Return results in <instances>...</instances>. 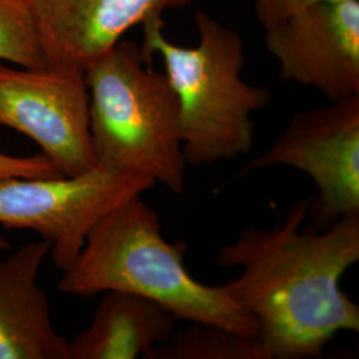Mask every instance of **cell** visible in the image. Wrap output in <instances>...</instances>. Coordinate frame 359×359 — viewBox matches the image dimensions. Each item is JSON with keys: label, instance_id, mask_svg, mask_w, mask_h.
Returning a JSON list of instances; mask_svg holds the SVG:
<instances>
[{"label": "cell", "instance_id": "1", "mask_svg": "<svg viewBox=\"0 0 359 359\" xmlns=\"http://www.w3.org/2000/svg\"><path fill=\"white\" fill-rule=\"evenodd\" d=\"M309 203L271 229L245 228L216 255L219 268H240L222 287L255 320L270 359L321 358L337 334L359 332L358 304L339 285L359 261V215L304 228Z\"/></svg>", "mask_w": 359, "mask_h": 359}, {"label": "cell", "instance_id": "2", "mask_svg": "<svg viewBox=\"0 0 359 359\" xmlns=\"http://www.w3.org/2000/svg\"><path fill=\"white\" fill-rule=\"evenodd\" d=\"M187 250L185 243L165 240L158 215L136 196L92 229L59 290L80 297L129 292L160 304L177 321L213 323L256 337V322L222 285L209 286L189 273Z\"/></svg>", "mask_w": 359, "mask_h": 359}, {"label": "cell", "instance_id": "3", "mask_svg": "<svg viewBox=\"0 0 359 359\" xmlns=\"http://www.w3.org/2000/svg\"><path fill=\"white\" fill-rule=\"evenodd\" d=\"M198 43L182 47L164 34V20L142 25V56L158 55L179 103L187 165L203 167L246 156L255 144L253 115L270 103V90L246 83L244 41L205 11L196 13Z\"/></svg>", "mask_w": 359, "mask_h": 359}, {"label": "cell", "instance_id": "4", "mask_svg": "<svg viewBox=\"0 0 359 359\" xmlns=\"http://www.w3.org/2000/svg\"><path fill=\"white\" fill-rule=\"evenodd\" d=\"M84 76L97 165L145 175L182 192L187 163L179 103L167 75L145 60L137 44L120 40Z\"/></svg>", "mask_w": 359, "mask_h": 359}, {"label": "cell", "instance_id": "5", "mask_svg": "<svg viewBox=\"0 0 359 359\" xmlns=\"http://www.w3.org/2000/svg\"><path fill=\"white\" fill-rule=\"evenodd\" d=\"M154 185L149 176L99 165L55 179L3 177L0 225L38 231L51 244L56 268L65 271L109 212Z\"/></svg>", "mask_w": 359, "mask_h": 359}, {"label": "cell", "instance_id": "6", "mask_svg": "<svg viewBox=\"0 0 359 359\" xmlns=\"http://www.w3.org/2000/svg\"><path fill=\"white\" fill-rule=\"evenodd\" d=\"M293 168L317 187L308 217L323 229L359 215V95L295 114L269 149L243 169Z\"/></svg>", "mask_w": 359, "mask_h": 359}, {"label": "cell", "instance_id": "7", "mask_svg": "<svg viewBox=\"0 0 359 359\" xmlns=\"http://www.w3.org/2000/svg\"><path fill=\"white\" fill-rule=\"evenodd\" d=\"M84 72L0 62V127L31 137L63 176L97 167Z\"/></svg>", "mask_w": 359, "mask_h": 359}, {"label": "cell", "instance_id": "8", "mask_svg": "<svg viewBox=\"0 0 359 359\" xmlns=\"http://www.w3.org/2000/svg\"><path fill=\"white\" fill-rule=\"evenodd\" d=\"M265 46L286 81L330 102L359 95V0L323 1L265 29Z\"/></svg>", "mask_w": 359, "mask_h": 359}, {"label": "cell", "instance_id": "9", "mask_svg": "<svg viewBox=\"0 0 359 359\" xmlns=\"http://www.w3.org/2000/svg\"><path fill=\"white\" fill-rule=\"evenodd\" d=\"M193 0H29L47 67L86 71L130 28Z\"/></svg>", "mask_w": 359, "mask_h": 359}, {"label": "cell", "instance_id": "10", "mask_svg": "<svg viewBox=\"0 0 359 359\" xmlns=\"http://www.w3.org/2000/svg\"><path fill=\"white\" fill-rule=\"evenodd\" d=\"M50 250L48 241H35L0 261V359H68V341L38 283Z\"/></svg>", "mask_w": 359, "mask_h": 359}, {"label": "cell", "instance_id": "11", "mask_svg": "<svg viewBox=\"0 0 359 359\" xmlns=\"http://www.w3.org/2000/svg\"><path fill=\"white\" fill-rule=\"evenodd\" d=\"M177 318L142 295L109 290L90 325L68 341V359L145 358L176 332Z\"/></svg>", "mask_w": 359, "mask_h": 359}, {"label": "cell", "instance_id": "12", "mask_svg": "<svg viewBox=\"0 0 359 359\" xmlns=\"http://www.w3.org/2000/svg\"><path fill=\"white\" fill-rule=\"evenodd\" d=\"M187 323L144 359H270L255 335L213 323Z\"/></svg>", "mask_w": 359, "mask_h": 359}, {"label": "cell", "instance_id": "13", "mask_svg": "<svg viewBox=\"0 0 359 359\" xmlns=\"http://www.w3.org/2000/svg\"><path fill=\"white\" fill-rule=\"evenodd\" d=\"M0 62L47 68L29 0H0Z\"/></svg>", "mask_w": 359, "mask_h": 359}, {"label": "cell", "instance_id": "14", "mask_svg": "<svg viewBox=\"0 0 359 359\" xmlns=\"http://www.w3.org/2000/svg\"><path fill=\"white\" fill-rule=\"evenodd\" d=\"M26 177V179H55L63 177L46 154L31 157H15L0 154V179Z\"/></svg>", "mask_w": 359, "mask_h": 359}, {"label": "cell", "instance_id": "15", "mask_svg": "<svg viewBox=\"0 0 359 359\" xmlns=\"http://www.w3.org/2000/svg\"><path fill=\"white\" fill-rule=\"evenodd\" d=\"M323 1L338 0H256L257 19L264 29H269L293 13Z\"/></svg>", "mask_w": 359, "mask_h": 359}, {"label": "cell", "instance_id": "16", "mask_svg": "<svg viewBox=\"0 0 359 359\" xmlns=\"http://www.w3.org/2000/svg\"><path fill=\"white\" fill-rule=\"evenodd\" d=\"M8 246H10L8 241H7V240L0 234V252H1V250H4V249H7Z\"/></svg>", "mask_w": 359, "mask_h": 359}]
</instances>
